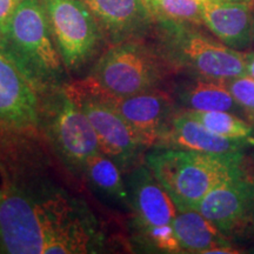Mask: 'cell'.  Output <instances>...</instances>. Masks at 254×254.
Masks as SVG:
<instances>
[{
	"label": "cell",
	"instance_id": "cell-1",
	"mask_svg": "<svg viewBox=\"0 0 254 254\" xmlns=\"http://www.w3.org/2000/svg\"><path fill=\"white\" fill-rule=\"evenodd\" d=\"M91 239L90 226L65 199H34L0 159V253H86Z\"/></svg>",
	"mask_w": 254,
	"mask_h": 254
},
{
	"label": "cell",
	"instance_id": "cell-2",
	"mask_svg": "<svg viewBox=\"0 0 254 254\" xmlns=\"http://www.w3.org/2000/svg\"><path fill=\"white\" fill-rule=\"evenodd\" d=\"M146 165L178 211L196 209L209 190L247 170L246 153L219 155L173 147L148 153Z\"/></svg>",
	"mask_w": 254,
	"mask_h": 254
},
{
	"label": "cell",
	"instance_id": "cell-3",
	"mask_svg": "<svg viewBox=\"0 0 254 254\" xmlns=\"http://www.w3.org/2000/svg\"><path fill=\"white\" fill-rule=\"evenodd\" d=\"M194 26L170 18H155L161 58L198 78L227 81L246 74L243 51L212 39Z\"/></svg>",
	"mask_w": 254,
	"mask_h": 254
},
{
	"label": "cell",
	"instance_id": "cell-4",
	"mask_svg": "<svg viewBox=\"0 0 254 254\" xmlns=\"http://www.w3.org/2000/svg\"><path fill=\"white\" fill-rule=\"evenodd\" d=\"M0 46L36 86L52 84L63 73L62 57L41 0H24L0 30Z\"/></svg>",
	"mask_w": 254,
	"mask_h": 254
},
{
	"label": "cell",
	"instance_id": "cell-5",
	"mask_svg": "<svg viewBox=\"0 0 254 254\" xmlns=\"http://www.w3.org/2000/svg\"><path fill=\"white\" fill-rule=\"evenodd\" d=\"M163 78L157 55L134 41H122L107 51L86 81L114 97H127L154 90Z\"/></svg>",
	"mask_w": 254,
	"mask_h": 254
},
{
	"label": "cell",
	"instance_id": "cell-6",
	"mask_svg": "<svg viewBox=\"0 0 254 254\" xmlns=\"http://www.w3.org/2000/svg\"><path fill=\"white\" fill-rule=\"evenodd\" d=\"M128 195L146 245L157 252L182 253L173 230L177 206L147 166L131 174Z\"/></svg>",
	"mask_w": 254,
	"mask_h": 254
},
{
	"label": "cell",
	"instance_id": "cell-7",
	"mask_svg": "<svg viewBox=\"0 0 254 254\" xmlns=\"http://www.w3.org/2000/svg\"><path fill=\"white\" fill-rule=\"evenodd\" d=\"M196 211L232 244L254 238V174L249 170L209 190Z\"/></svg>",
	"mask_w": 254,
	"mask_h": 254
},
{
	"label": "cell",
	"instance_id": "cell-8",
	"mask_svg": "<svg viewBox=\"0 0 254 254\" xmlns=\"http://www.w3.org/2000/svg\"><path fill=\"white\" fill-rule=\"evenodd\" d=\"M64 65L74 69L90 58L99 25L81 0H41Z\"/></svg>",
	"mask_w": 254,
	"mask_h": 254
},
{
	"label": "cell",
	"instance_id": "cell-9",
	"mask_svg": "<svg viewBox=\"0 0 254 254\" xmlns=\"http://www.w3.org/2000/svg\"><path fill=\"white\" fill-rule=\"evenodd\" d=\"M65 91L90 120L99 141L101 153L123 166L131 163L144 146L118 112L84 82L69 85Z\"/></svg>",
	"mask_w": 254,
	"mask_h": 254
},
{
	"label": "cell",
	"instance_id": "cell-10",
	"mask_svg": "<svg viewBox=\"0 0 254 254\" xmlns=\"http://www.w3.org/2000/svg\"><path fill=\"white\" fill-rule=\"evenodd\" d=\"M39 120L37 86L0 46V131L33 129Z\"/></svg>",
	"mask_w": 254,
	"mask_h": 254
},
{
	"label": "cell",
	"instance_id": "cell-11",
	"mask_svg": "<svg viewBox=\"0 0 254 254\" xmlns=\"http://www.w3.org/2000/svg\"><path fill=\"white\" fill-rule=\"evenodd\" d=\"M82 82L118 112L144 147L160 141L174 116L172 103L166 94L152 90L127 97H114L91 86L86 80Z\"/></svg>",
	"mask_w": 254,
	"mask_h": 254
},
{
	"label": "cell",
	"instance_id": "cell-12",
	"mask_svg": "<svg viewBox=\"0 0 254 254\" xmlns=\"http://www.w3.org/2000/svg\"><path fill=\"white\" fill-rule=\"evenodd\" d=\"M58 99L51 123L53 141L68 164L82 168L100 152L99 141L90 120L71 95L64 90Z\"/></svg>",
	"mask_w": 254,
	"mask_h": 254
},
{
	"label": "cell",
	"instance_id": "cell-13",
	"mask_svg": "<svg viewBox=\"0 0 254 254\" xmlns=\"http://www.w3.org/2000/svg\"><path fill=\"white\" fill-rule=\"evenodd\" d=\"M202 24L225 45L244 51L253 43L254 0H199Z\"/></svg>",
	"mask_w": 254,
	"mask_h": 254
},
{
	"label": "cell",
	"instance_id": "cell-14",
	"mask_svg": "<svg viewBox=\"0 0 254 254\" xmlns=\"http://www.w3.org/2000/svg\"><path fill=\"white\" fill-rule=\"evenodd\" d=\"M113 40L138 39L154 28L155 15L144 0H81Z\"/></svg>",
	"mask_w": 254,
	"mask_h": 254
},
{
	"label": "cell",
	"instance_id": "cell-15",
	"mask_svg": "<svg viewBox=\"0 0 254 254\" xmlns=\"http://www.w3.org/2000/svg\"><path fill=\"white\" fill-rule=\"evenodd\" d=\"M160 147L190 150L208 154L231 155L246 153L254 141L247 139H232L219 135L185 112L174 114L166 131L161 136Z\"/></svg>",
	"mask_w": 254,
	"mask_h": 254
},
{
	"label": "cell",
	"instance_id": "cell-16",
	"mask_svg": "<svg viewBox=\"0 0 254 254\" xmlns=\"http://www.w3.org/2000/svg\"><path fill=\"white\" fill-rule=\"evenodd\" d=\"M173 230L182 253L211 254L218 247L233 246L208 219L196 209L178 211Z\"/></svg>",
	"mask_w": 254,
	"mask_h": 254
},
{
	"label": "cell",
	"instance_id": "cell-17",
	"mask_svg": "<svg viewBox=\"0 0 254 254\" xmlns=\"http://www.w3.org/2000/svg\"><path fill=\"white\" fill-rule=\"evenodd\" d=\"M179 100L190 111H226L245 118L226 81L194 77L179 90Z\"/></svg>",
	"mask_w": 254,
	"mask_h": 254
},
{
	"label": "cell",
	"instance_id": "cell-18",
	"mask_svg": "<svg viewBox=\"0 0 254 254\" xmlns=\"http://www.w3.org/2000/svg\"><path fill=\"white\" fill-rule=\"evenodd\" d=\"M82 170L95 190L110 198L129 204L128 190L124 183L118 164L113 159L99 152L88 159Z\"/></svg>",
	"mask_w": 254,
	"mask_h": 254
},
{
	"label": "cell",
	"instance_id": "cell-19",
	"mask_svg": "<svg viewBox=\"0 0 254 254\" xmlns=\"http://www.w3.org/2000/svg\"><path fill=\"white\" fill-rule=\"evenodd\" d=\"M212 132L232 139L254 141V126L249 120L226 111H184Z\"/></svg>",
	"mask_w": 254,
	"mask_h": 254
},
{
	"label": "cell",
	"instance_id": "cell-20",
	"mask_svg": "<svg viewBox=\"0 0 254 254\" xmlns=\"http://www.w3.org/2000/svg\"><path fill=\"white\" fill-rule=\"evenodd\" d=\"M155 18L165 17L193 25H204L199 0H144Z\"/></svg>",
	"mask_w": 254,
	"mask_h": 254
},
{
	"label": "cell",
	"instance_id": "cell-21",
	"mask_svg": "<svg viewBox=\"0 0 254 254\" xmlns=\"http://www.w3.org/2000/svg\"><path fill=\"white\" fill-rule=\"evenodd\" d=\"M226 84L234 99L243 109L245 118L254 126V79L245 74L230 79Z\"/></svg>",
	"mask_w": 254,
	"mask_h": 254
},
{
	"label": "cell",
	"instance_id": "cell-22",
	"mask_svg": "<svg viewBox=\"0 0 254 254\" xmlns=\"http://www.w3.org/2000/svg\"><path fill=\"white\" fill-rule=\"evenodd\" d=\"M24 0H0V30Z\"/></svg>",
	"mask_w": 254,
	"mask_h": 254
},
{
	"label": "cell",
	"instance_id": "cell-23",
	"mask_svg": "<svg viewBox=\"0 0 254 254\" xmlns=\"http://www.w3.org/2000/svg\"><path fill=\"white\" fill-rule=\"evenodd\" d=\"M245 69L246 75L254 79V52L245 53Z\"/></svg>",
	"mask_w": 254,
	"mask_h": 254
},
{
	"label": "cell",
	"instance_id": "cell-24",
	"mask_svg": "<svg viewBox=\"0 0 254 254\" xmlns=\"http://www.w3.org/2000/svg\"><path fill=\"white\" fill-rule=\"evenodd\" d=\"M247 253H253L254 254V246L251 247L250 251H247Z\"/></svg>",
	"mask_w": 254,
	"mask_h": 254
},
{
	"label": "cell",
	"instance_id": "cell-25",
	"mask_svg": "<svg viewBox=\"0 0 254 254\" xmlns=\"http://www.w3.org/2000/svg\"><path fill=\"white\" fill-rule=\"evenodd\" d=\"M252 33H253V41H254V15H253V31H252Z\"/></svg>",
	"mask_w": 254,
	"mask_h": 254
}]
</instances>
